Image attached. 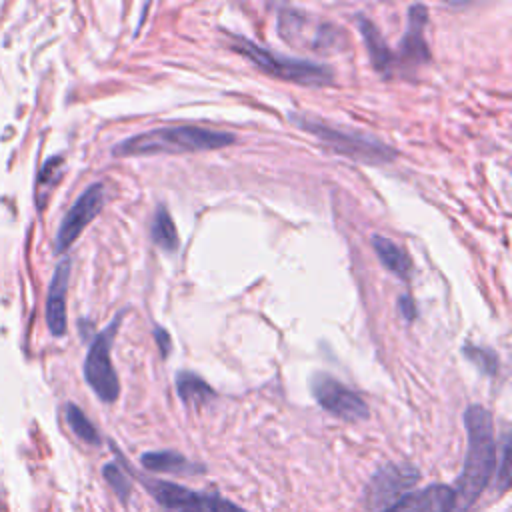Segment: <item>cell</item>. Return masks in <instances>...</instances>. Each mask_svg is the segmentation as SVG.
<instances>
[{
    "label": "cell",
    "instance_id": "6da1fadb",
    "mask_svg": "<svg viewBox=\"0 0 512 512\" xmlns=\"http://www.w3.org/2000/svg\"><path fill=\"white\" fill-rule=\"evenodd\" d=\"M462 420L468 436V446H466L462 470L456 478V484L452 486L454 490L452 512H468L476 504V500L488 486L494 474V464H496V440H494L492 414L480 404H470L464 410Z\"/></svg>",
    "mask_w": 512,
    "mask_h": 512
},
{
    "label": "cell",
    "instance_id": "7a4b0ae2",
    "mask_svg": "<svg viewBox=\"0 0 512 512\" xmlns=\"http://www.w3.org/2000/svg\"><path fill=\"white\" fill-rule=\"evenodd\" d=\"M236 142L232 132H220L212 128L178 124V126H158L146 132H138L120 140L112 148V156H158V154H186L226 148Z\"/></svg>",
    "mask_w": 512,
    "mask_h": 512
},
{
    "label": "cell",
    "instance_id": "3957f363",
    "mask_svg": "<svg viewBox=\"0 0 512 512\" xmlns=\"http://www.w3.org/2000/svg\"><path fill=\"white\" fill-rule=\"evenodd\" d=\"M228 36H230V48L242 54L244 58H248L258 70H262L268 76L280 78L284 82L302 84V86H328L334 82V72L326 64L270 52L264 46L238 34H228Z\"/></svg>",
    "mask_w": 512,
    "mask_h": 512
},
{
    "label": "cell",
    "instance_id": "277c9868",
    "mask_svg": "<svg viewBox=\"0 0 512 512\" xmlns=\"http://www.w3.org/2000/svg\"><path fill=\"white\" fill-rule=\"evenodd\" d=\"M288 120L296 124L300 130L312 134L322 146L330 148L340 156L352 158L356 162L384 164L396 158V150L374 136H368L356 130H342L324 120L310 118L304 114H288Z\"/></svg>",
    "mask_w": 512,
    "mask_h": 512
},
{
    "label": "cell",
    "instance_id": "5b68a950",
    "mask_svg": "<svg viewBox=\"0 0 512 512\" xmlns=\"http://www.w3.org/2000/svg\"><path fill=\"white\" fill-rule=\"evenodd\" d=\"M126 312L128 310L122 308L104 330L94 334L88 354L84 358V380L92 388V392L106 404L116 402V398L120 394V380H118V374L110 360V352H112L116 332H118Z\"/></svg>",
    "mask_w": 512,
    "mask_h": 512
},
{
    "label": "cell",
    "instance_id": "8992f818",
    "mask_svg": "<svg viewBox=\"0 0 512 512\" xmlns=\"http://www.w3.org/2000/svg\"><path fill=\"white\" fill-rule=\"evenodd\" d=\"M276 28L284 42L292 46H308L310 50L334 52L340 50L338 46L346 42L344 32L338 26L322 20L318 22L308 14L288 6L278 10Z\"/></svg>",
    "mask_w": 512,
    "mask_h": 512
},
{
    "label": "cell",
    "instance_id": "52a82bcc",
    "mask_svg": "<svg viewBox=\"0 0 512 512\" xmlns=\"http://www.w3.org/2000/svg\"><path fill=\"white\" fill-rule=\"evenodd\" d=\"M310 390L314 400L332 416L344 420V422H362L370 416L368 404L364 398L346 388L340 380L326 372H316L310 378Z\"/></svg>",
    "mask_w": 512,
    "mask_h": 512
},
{
    "label": "cell",
    "instance_id": "ba28073f",
    "mask_svg": "<svg viewBox=\"0 0 512 512\" xmlns=\"http://www.w3.org/2000/svg\"><path fill=\"white\" fill-rule=\"evenodd\" d=\"M106 200V188L102 182L90 184L78 198L76 202L68 208L64 214L56 238H54V252L64 254L84 232V228L102 212Z\"/></svg>",
    "mask_w": 512,
    "mask_h": 512
},
{
    "label": "cell",
    "instance_id": "9c48e42d",
    "mask_svg": "<svg viewBox=\"0 0 512 512\" xmlns=\"http://www.w3.org/2000/svg\"><path fill=\"white\" fill-rule=\"evenodd\" d=\"M420 480L418 468L406 462H390L374 472L370 482L366 484V506L370 510L380 512L396 498H400L408 488H412Z\"/></svg>",
    "mask_w": 512,
    "mask_h": 512
},
{
    "label": "cell",
    "instance_id": "30bf717a",
    "mask_svg": "<svg viewBox=\"0 0 512 512\" xmlns=\"http://www.w3.org/2000/svg\"><path fill=\"white\" fill-rule=\"evenodd\" d=\"M140 482L164 512H212V494L196 492L168 480L144 478Z\"/></svg>",
    "mask_w": 512,
    "mask_h": 512
},
{
    "label": "cell",
    "instance_id": "8fae6325",
    "mask_svg": "<svg viewBox=\"0 0 512 512\" xmlns=\"http://www.w3.org/2000/svg\"><path fill=\"white\" fill-rule=\"evenodd\" d=\"M454 490L446 484H430L408 490L380 512H452Z\"/></svg>",
    "mask_w": 512,
    "mask_h": 512
},
{
    "label": "cell",
    "instance_id": "7c38bea8",
    "mask_svg": "<svg viewBox=\"0 0 512 512\" xmlns=\"http://www.w3.org/2000/svg\"><path fill=\"white\" fill-rule=\"evenodd\" d=\"M70 268L72 260L64 256L52 274L48 294H46V324L54 338H62L66 334V292H68V280H70Z\"/></svg>",
    "mask_w": 512,
    "mask_h": 512
},
{
    "label": "cell",
    "instance_id": "4fadbf2b",
    "mask_svg": "<svg viewBox=\"0 0 512 512\" xmlns=\"http://www.w3.org/2000/svg\"><path fill=\"white\" fill-rule=\"evenodd\" d=\"M428 24V12L422 4H412L408 8V26L400 40L398 60L406 64H422L430 60V50L424 38V28Z\"/></svg>",
    "mask_w": 512,
    "mask_h": 512
},
{
    "label": "cell",
    "instance_id": "5bb4252c",
    "mask_svg": "<svg viewBox=\"0 0 512 512\" xmlns=\"http://www.w3.org/2000/svg\"><path fill=\"white\" fill-rule=\"evenodd\" d=\"M356 24H358L360 36L366 44V50H368V56H370V62H372L374 70L380 72L382 76H388L390 68L394 66V54L388 48L384 36L380 34L376 24L372 20H368L366 16H358Z\"/></svg>",
    "mask_w": 512,
    "mask_h": 512
},
{
    "label": "cell",
    "instance_id": "9a60e30c",
    "mask_svg": "<svg viewBox=\"0 0 512 512\" xmlns=\"http://www.w3.org/2000/svg\"><path fill=\"white\" fill-rule=\"evenodd\" d=\"M140 462L150 472H166V474H202L206 468L202 464L190 462L176 450H152L140 456Z\"/></svg>",
    "mask_w": 512,
    "mask_h": 512
},
{
    "label": "cell",
    "instance_id": "2e32d148",
    "mask_svg": "<svg viewBox=\"0 0 512 512\" xmlns=\"http://www.w3.org/2000/svg\"><path fill=\"white\" fill-rule=\"evenodd\" d=\"M372 248L380 260V264L390 270L392 274L400 276V278H408L410 270H412V260L406 254V250L402 246H398L394 240L374 234L372 236Z\"/></svg>",
    "mask_w": 512,
    "mask_h": 512
},
{
    "label": "cell",
    "instance_id": "e0dca14e",
    "mask_svg": "<svg viewBox=\"0 0 512 512\" xmlns=\"http://www.w3.org/2000/svg\"><path fill=\"white\" fill-rule=\"evenodd\" d=\"M174 384H176L178 398L186 406H192V408H198L216 396L204 378H200L198 374L188 372V370H180L174 378Z\"/></svg>",
    "mask_w": 512,
    "mask_h": 512
},
{
    "label": "cell",
    "instance_id": "ac0fdd59",
    "mask_svg": "<svg viewBox=\"0 0 512 512\" xmlns=\"http://www.w3.org/2000/svg\"><path fill=\"white\" fill-rule=\"evenodd\" d=\"M62 172H64L62 156H50L42 164V168L38 172V180H36V208H38V212H42L46 208L48 196H50L52 188L60 182Z\"/></svg>",
    "mask_w": 512,
    "mask_h": 512
},
{
    "label": "cell",
    "instance_id": "d6986e66",
    "mask_svg": "<svg viewBox=\"0 0 512 512\" xmlns=\"http://www.w3.org/2000/svg\"><path fill=\"white\" fill-rule=\"evenodd\" d=\"M150 234H152V240L158 248H162L164 252H176V248H178V230L172 222V216L168 214V210L164 206L156 208Z\"/></svg>",
    "mask_w": 512,
    "mask_h": 512
},
{
    "label": "cell",
    "instance_id": "ffe728a7",
    "mask_svg": "<svg viewBox=\"0 0 512 512\" xmlns=\"http://www.w3.org/2000/svg\"><path fill=\"white\" fill-rule=\"evenodd\" d=\"M64 416H66V422L70 426V430L86 444L90 446H98L100 444V434L98 430L94 428V424L88 420V416L72 402L66 404L64 408Z\"/></svg>",
    "mask_w": 512,
    "mask_h": 512
},
{
    "label": "cell",
    "instance_id": "44dd1931",
    "mask_svg": "<svg viewBox=\"0 0 512 512\" xmlns=\"http://www.w3.org/2000/svg\"><path fill=\"white\" fill-rule=\"evenodd\" d=\"M102 476L108 482V486L114 490L118 500L122 504H126L132 494V484H130V478L126 476V472L116 462H108L102 466Z\"/></svg>",
    "mask_w": 512,
    "mask_h": 512
},
{
    "label": "cell",
    "instance_id": "7402d4cb",
    "mask_svg": "<svg viewBox=\"0 0 512 512\" xmlns=\"http://www.w3.org/2000/svg\"><path fill=\"white\" fill-rule=\"evenodd\" d=\"M462 354L472 362L476 364L484 374L488 376H494L498 374V356L488 350V348H480V346H474V344H466L462 348Z\"/></svg>",
    "mask_w": 512,
    "mask_h": 512
},
{
    "label": "cell",
    "instance_id": "603a6c76",
    "mask_svg": "<svg viewBox=\"0 0 512 512\" xmlns=\"http://www.w3.org/2000/svg\"><path fill=\"white\" fill-rule=\"evenodd\" d=\"M496 488L504 492L510 484V434L504 432L500 444V456H496Z\"/></svg>",
    "mask_w": 512,
    "mask_h": 512
},
{
    "label": "cell",
    "instance_id": "cb8c5ba5",
    "mask_svg": "<svg viewBox=\"0 0 512 512\" xmlns=\"http://www.w3.org/2000/svg\"><path fill=\"white\" fill-rule=\"evenodd\" d=\"M398 312H400V316H402L406 322H414V320H416L418 310H416V304H414L412 296L402 294V296L398 298Z\"/></svg>",
    "mask_w": 512,
    "mask_h": 512
},
{
    "label": "cell",
    "instance_id": "d4e9b609",
    "mask_svg": "<svg viewBox=\"0 0 512 512\" xmlns=\"http://www.w3.org/2000/svg\"><path fill=\"white\" fill-rule=\"evenodd\" d=\"M154 340L158 344V350L162 354V358H166L170 354V348H172V340H170V334L162 328V326H154Z\"/></svg>",
    "mask_w": 512,
    "mask_h": 512
},
{
    "label": "cell",
    "instance_id": "484cf974",
    "mask_svg": "<svg viewBox=\"0 0 512 512\" xmlns=\"http://www.w3.org/2000/svg\"><path fill=\"white\" fill-rule=\"evenodd\" d=\"M212 512H246V510H242L234 502H230V500L212 492Z\"/></svg>",
    "mask_w": 512,
    "mask_h": 512
}]
</instances>
